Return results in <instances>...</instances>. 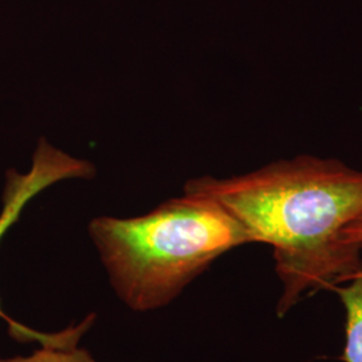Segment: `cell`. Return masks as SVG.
I'll return each mask as SVG.
<instances>
[{"label":"cell","instance_id":"cell-1","mask_svg":"<svg viewBox=\"0 0 362 362\" xmlns=\"http://www.w3.org/2000/svg\"><path fill=\"white\" fill-rule=\"evenodd\" d=\"M185 194L212 199L236 220L251 243L274 250L282 282L284 317L306 294L348 282L362 255L342 230L362 216V170L337 160L299 156L230 179L189 180Z\"/></svg>","mask_w":362,"mask_h":362},{"label":"cell","instance_id":"cell-2","mask_svg":"<svg viewBox=\"0 0 362 362\" xmlns=\"http://www.w3.org/2000/svg\"><path fill=\"white\" fill-rule=\"evenodd\" d=\"M89 233L117 297L134 311L167 306L214 260L251 243L224 208L194 194L143 216L91 220Z\"/></svg>","mask_w":362,"mask_h":362},{"label":"cell","instance_id":"cell-3","mask_svg":"<svg viewBox=\"0 0 362 362\" xmlns=\"http://www.w3.org/2000/svg\"><path fill=\"white\" fill-rule=\"evenodd\" d=\"M94 176L93 164L67 155L57 149L45 139L39 140L33 157L31 169L19 173L13 169L7 172L3 191V208L0 211V240L19 220L27 204L46 188L58 181L69 179H90ZM0 318L8 325V333L18 342H38L40 346L67 345L81 338V329L69 327L59 333H42L8 317L0 305Z\"/></svg>","mask_w":362,"mask_h":362},{"label":"cell","instance_id":"cell-4","mask_svg":"<svg viewBox=\"0 0 362 362\" xmlns=\"http://www.w3.org/2000/svg\"><path fill=\"white\" fill-rule=\"evenodd\" d=\"M337 294L346 311V344L341 360L362 362V267Z\"/></svg>","mask_w":362,"mask_h":362},{"label":"cell","instance_id":"cell-5","mask_svg":"<svg viewBox=\"0 0 362 362\" xmlns=\"http://www.w3.org/2000/svg\"><path fill=\"white\" fill-rule=\"evenodd\" d=\"M76 344L67 345H47L34 351L27 357L0 358V362H95L86 349H79Z\"/></svg>","mask_w":362,"mask_h":362},{"label":"cell","instance_id":"cell-6","mask_svg":"<svg viewBox=\"0 0 362 362\" xmlns=\"http://www.w3.org/2000/svg\"><path fill=\"white\" fill-rule=\"evenodd\" d=\"M342 240L348 246L360 251L362 255V216L351 221L342 230Z\"/></svg>","mask_w":362,"mask_h":362}]
</instances>
